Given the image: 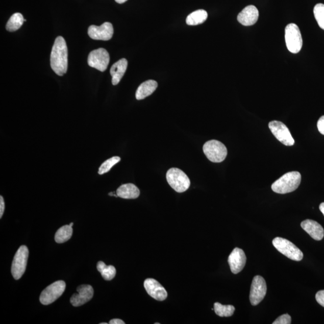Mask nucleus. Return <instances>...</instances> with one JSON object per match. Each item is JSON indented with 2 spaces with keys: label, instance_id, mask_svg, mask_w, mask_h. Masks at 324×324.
<instances>
[{
  "label": "nucleus",
  "instance_id": "nucleus-13",
  "mask_svg": "<svg viewBox=\"0 0 324 324\" xmlns=\"http://www.w3.org/2000/svg\"><path fill=\"white\" fill-rule=\"evenodd\" d=\"M144 286L148 294L158 301H164L168 296L164 287L154 279H146Z\"/></svg>",
  "mask_w": 324,
  "mask_h": 324
},
{
  "label": "nucleus",
  "instance_id": "nucleus-36",
  "mask_svg": "<svg viewBox=\"0 0 324 324\" xmlns=\"http://www.w3.org/2000/svg\"><path fill=\"white\" fill-rule=\"evenodd\" d=\"M107 323H105V322H102V323H101V324H107Z\"/></svg>",
  "mask_w": 324,
  "mask_h": 324
},
{
  "label": "nucleus",
  "instance_id": "nucleus-21",
  "mask_svg": "<svg viewBox=\"0 0 324 324\" xmlns=\"http://www.w3.org/2000/svg\"><path fill=\"white\" fill-rule=\"evenodd\" d=\"M208 13L206 10L200 9L190 13L187 17L186 23L189 26H197L204 23L207 19Z\"/></svg>",
  "mask_w": 324,
  "mask_h": 324
},
{
  "label": "nucleus",
  "instance_id": "nucleus-1",
  "mask_svg": "<svg viewBox=\"0 0 324 324\" xmlns=\"http://www.w3.org/2000/svg\"><path fill=\"white\" fill-rule=\"evenodd\" d=\"M51 66L59 76L67 72L68 67V50L66 41L59 36L54 42L51 54Z\"/></svg>",
  "mask_w": 324,
  "mask_h": 324
},
{
  "label": "nucleus",
  "instance_id": "nucleus-18",
  "mask_svg": "<svg viewBox=\"0 0 324 324\" xmlns=\"http://www.w3.org/2000/svg\"><path fill=\"white\" fill-rule=\"evenodd\" d=\"M128 65V60L125 59H121L112 65L110 70L112 84L116 85L120 83L127 70Z\"/></svg>",
  "mask_w": 324,
  "mask_h": 324
},
{
  "label": "nucleus",
  "instance_id": "nucleus-17",
  "mask_svg": "<svg viewBox=\"0 0 324 324\" xmlns=\"http://www.w3.org/2000/svg\"><path fill=\"white\" fill-rule=\"evenodd\" d=\"M301 227L313 239L317 241L323 239V228L317 221L310 219L302 221Z\"/></svg>",
  "mask_w": 324,
  "mask_h": 324
},
{
  "label": "nucleus",
  "instance_id": "nucleus-9",
  "mask_svg": "<svg viewBox=\"0 0 324 324\" xmlns=\"http://www.w3.org/2000/svg\"><path fill=\"white\" fill-rule=\"evenodd\" d=\"M268 127L276 139L286 146L294 145L295 141L293 139L291 132L287 126L279 121H272L269 122Z\"/></svg>",
  "mask_w": 324,
  "mask_h": 324
},
{
  "label": "nucleus",
  "instance_id": "nucleus-8",
  "mask_svg": "<svg viewBox=\"0 0 324 324\" xmlns=\"http://www.w3.org/2000/svg\"><path fill=\"white\" fill-rule=\"evenodd\" d=\"M66 289V283L59 281L47 286L41 293L40 302L43 305H49L60 298Z\"/></svg>",
  "mask_w": 324,
  "mask_h": 324
},
{
  "label": "nucleus",
  "instance_id": "nucleus-16",
  "mask_svg": "<svg viewBox=\"0 0 324 324\" xmlns=\"http://www.w3.org/2000/svg\"><path fill=\"white\" fill-rule=\"evenodd\" d=\"M259 11L255 6L250 5L242 10L237 16L238 21L244 26H253L258 21Z\"/></svg>",
  "mask_w": 324,
  "mask_h": 324
},
{
  "label": "nucleus",
  "instance_id": "nucleus-3",
  "mask_svg": "<svg viewBox=\"0 0 324 324\" xmlns=\"http://www.w3.org/2000/svg\"><path fill=\"white\" fill-rule=\"evenodd\" d=\"M166 180L169 186L178 193L186 192L190 186L189 177L179 168H172L169 169L166 173Z\"/></svg>",
  "mask_w": 324,
  "mask_h": 324
},
{
  "label": "nucleus",
  "instance_id": "nucleus-22",
  "mask_svg": "<svg viewBox=\"0 0 324 324\" xmlns=\"http://www.w3.org/2000/svg\"><path fill=\"white\" fill-rule=\"evenodd\" d=\"M97 269L106 281H111L115 278L116 269L112 265H107L104 262L99 261L97 264Z\"/></svg>",
  "mask_w": 324,
  "mask_h": 324
},
{
  "label": "nucleus",
  "instance_id": "nucleus-12",
  "mask_svg": "<svg viewBox=\"0 0 324 324\" xmlns=\"http://www.w3.org/2000/svg\"><path fill=\"white\" fill-rule=\"evenodd\" d=\"M88 34L92 39L107 41L113 36V26L108 22L101 26H91L88 28Z\"/></svg>",
  "mask_w": 324,
  "mask_h": 324
},
{
  "label": "nucleus",
  "instance_id": "nucleus-37",
  "mask_svg": "<svg viewBox=\"0 0 324 324\" xmlns=\"http://www.w3.org/2000/svg\"><path fill=\"white\" fill-rule=\"evenodd\" d=\"M159 323H158V322L155 323V324H159Z\"/></svg>",
  "mask_w": 324,
  "mask_h": 324
},
{
  "label": "nucleus",
  "instance_id": "nucleus-26",
  "mask_svg": "<svg viewBox=\"0 0 324 324\" xmlns=\"http://www.w3.org/2000/svg\"><path fill=\"white\" fill-rule=\"evenodd\" d=\"M120 157L115 156L106 160L105 162L102 163L99 169H98V175H103L104 173L110 171L112 167L120 162Z\"/></svg>",
  "mask_w": 324,
  "mask_h": 324
},
{
  "label": "nucleus",
  "instance_id": "nucleus-7",
  "mask_svg": "<svg viewBox=\"0 0 324 324\" xmlns=\"http://www.w3.org/2000/svg\"><path fill=\"white\" fill-rule=\"evenodd\" d=\"M29 251L26 245H21L15 255L12 265V274L15 280H19L26 271Z\"/></svg>",
  "mask_w": 324,
  "mask_h": 324
},
{
  "label": "nucleus",
  "instance_id": "nucleus-15",
  "mask_svg": "<svg viewBox=\"0 0 324 324\" xmlns=\"http://www.w3.org/2000/svg\"><path fill=\"white\" fill-rule=\"evenodd\" d=\"M228 263L233 273L237 275L243 270L245 263L246 257L243 250L240 248H235L228 257Z\"/></svg>",
  "mask_w": 324,
  "mask_h": 324
},
{
  "label": "nucleus",
  "instance_id": "nucleus-6",
  "mask_svg": "<svg viewBox=\"0 0 324 324\" xmlns=\"http://www.w3.org/2000/svg\"><path fill=\"white\" fill-rule=\"evenodd\" d=\"M285 42L289 52L297 54L303 46V39L299 27L295 23H289L285 28Z\"/></svg>",
  "mask_w": 324,
  "mask_h": 324
},
{
  "label": "nucleus",
  "instance_id": "nucleus-5",
  "mask_svg": "<svg viewBox=\"0 0 324 324\" xmlns=\"http://www.w3.org/2000/svg\"><path fill=\"white\" fill-rule=\"evenodd\" d=\"M272 244L279 252L293 261H300L303 258V252L292 242L285 238L276 237L272 240Z\"/></svg>",
  "mask_w": 324,
  "mask_h": 324
},
{
  "label": "nucleus",
  "instance_id": "nucleus-34",
  "mask_svg": "<svg viewBox=\"0 0 324 324\" xmlns=\"http://www.w3.org/2000/svg\"><path fill=\"white\" fill-rule=\"evenodd\" d=\"M115 1L117 2V3H118V4H122V3H124L126 2H127L128 0H115Z\"/></svg>",
  "mask_w": 324,
  "mask_h": 324
},
{
  "label": "nucleus",
  "instance_id": "nucleus-24",
  "mask_svg": "<svg viewBox=\"0 0 324 324\" xmlns=\"http://www.w3.org/2000/svg\"><path fill=\"white\" fill-rule=\"evenodd\" d=\"M23 22H24V19H23L21 13H14L10 17L8 23H7L6 30L10 32H15L21 27Z\"/></svg>",
  "mask_w": 324,
  "mask_h": 324
},
{
  "label": "nucleus",
  "instance_id": "nucleus-33",
  "mask_svg": "<svg viewBox=\"0 0 324 324\" xmlns=\"http://www.w3.org/2000/svg\"><path fill=\"white\" fill-rule=\"evenodd\" d=\"M319 210L320 211H321V213L323 214L324 216V203H322L320 204Z\"/></svg>",
  "mask_w": 324,
  "mask_h": 324
},
{
  "label": "nucleus",
  "instance_id": "nucleus-2",
  "mask_svg": "<svg viewBox=\"0 0 324 324\" xmlns=\"http://www.w3.org/2000/svg\"><path fill=\"white\" fill-rule=\"evenodd\" d=\"M302 176L297 171L285 173L272 184L271 189L279 194H286L294 192L298 189L301 183Z\"/></svg>",
  "mask_w": 324,
  "mask_h": 324
},
{
  "label": "nucleus",
  "instance_id": "nucleus-29",
  "mask_svg": "<svg viewBox=\"0 0 324 324\" xmlns=\"http://www.w3.org/2000/svg\"><path fill=\"white\" fill-rule=\"evenodd\" d=\"M316 300L317 302L324 308V290H322V291H319L316 293Z\"/></svg>",
  "mask_w": 324,
  "mask_h": 324
},
{
  "label": "nucleus",
  "instance_id": "nucleus-25",
  "mask_svg": "<svg viewBox=\"0 0 324 324\" xmlns=\"http://www.w3.org/2000/svg\"><path fill=\"white\" fill-rule=\"evenodd\" d=\"M214 312L220 317H230L233 316L235 312V308L232 305H222L219 303L214 304Z\"/></svg>",
  "mask_w": 324,
  "mask_h": 324
},
{
  "label": "nucleus",
  "instance_id": "nucleus-19",
  "mask_svg": "<svg viewBox=\"0 0 324 324\" xmlns=\"http://www.w3.org/2000/svg\"><path fill=\"white\" fill-rule=\"evenodd\" d=\"M158 84L154 80H148L139 85L136 92V98L137 100L144 99L146 97L152 95L157 88Z\"/></svg>",
  "mask_w": 324,
  "mask_h": 324
},
{
  "label": "nucleus",
  "instance_id": "nucleus-28",
  "mask_svg": "<svg viewBox=\"0 0 324 324\" xmlns=\"http://www.w3.org/2000/svg\"><path fill=\"white\" fill-rule=\"evenodd\" d=\"M291 323V317L287 313L279 316L272 324H290Z\"/></svg>",
  "mask_w": 324,
  "mask_h": 324
},
{
  "label": "nucleus",
  "instance_id": "nucleus-4",
  "mask_svg": "<svg viewBox=\"0 0 324 324\" xmlns=\"http://www.w3.org/2000/svg\"><path fill=\"white\" fill-rule=\"evenodd\" d=\"M203 151L208 159L214 163L223 162L228 154L226 146L217 140H211L205 143Z\"/></svg>",
  "mask_w": 324,
  "mask_h": 324
},
{
  "label": "nucleus",
  "instance_id": "nucleus-11",
  "mask_svg": "<svg viewBox=\"0 0 324 324\" xmlns=\"http://www.w3.org/2000/svg\"><path fill=\"white\" fill-rule=\"evenodd\" d=\"M267 285L264 279L260 276H256L252 281L250 301L252 305L257 306L263 300L267 293Z\"/></svg>",
  "mask_w": 324,
  "mask_h": 324
},
{
  "label": "nucleus",
  "instance_id": "nucleus-35",
  "mask_svg": "<svg viewBox=\"0 0 324 324\" xmlns=\"http://www.w3.org/2000/svg\"><path fill=\"white\" fill-rule=\"evenodd\" d=\"M69 225H70V227H72L73 225V223H70Z\"/></svg>",
  "mask_w": 324,
  "mask_h": 324
},
{
  "label": "nucleus",
  "instance_id": "nucleus-31",
  "mask_svg": "<svg viewBox=\"0 0 324 324\" xmlns=\"http://www.w3.org/2000/svg\"><path fill=\"white\" fill-rule=\"evenodd\" d=\"M5 209V204L4 199L2 196H0V218H2L4 213Z\"/></svg>",
  "mask_w": 324,
  "mask_h": 324
},
{
  "label": "nucleus",
  "instance_id": "nucleus-20",
  "mask_svg": "<svg viewBox=\"0 0 324 324\" xmlns=\"http://www.w3.org/2000/svg\"><path fill=\"white\" fill-rule=\"evenodd\" d=\"M117 194L123 199H136L139 197L140 191L134 184H125L117 190Z\"/></svg>",
  "mask_w": 324,
  "mask_h": 324
},
{
  "label": "nucleus",
  "instance_id": "nucleus-14",
  "mask_svg": "<svg viewBox=\"0 0 324 324\" xmlns=\"http://www.w3.org/2000/svg\"><path fill=\"white\" fill-rule=\"evenodd\" d=\"M77 292V294L75 293L70 298L71 304L74 307L83 306L89 302L94 295V289L89 285L78 286Z\"/></svg>",
  "mask_w": 324,
  "mask_h": 324
},
{
  "label": "nucleus",
  "instance_id": "nucleus-32",
  "mask_svg": "<svg viewBox=\"0 0 324 324\" xmlns=\"http://www.w3.org/2000/svg\"><path fill=\"white\" fill-rule=\"evenodd\" d=\"M110 324H124L125 322L123 320H122L120 319H114L110 320Z\"/></svg>",
  "mask_w": 324,
  "mask_h": 324
},
{
  "label": "nucleus",
  "instance_id": "nucleus-30",
  "mask_svg": "<svg viewBox=\"0 0 324 324\" xmlns=\"http://www.w3.org/2000/svg\"><path fill=\"white\" fill-rule=\"evenodd\" d=\"M317 127H318V131L320 134L324 135V115L319 119L318 123H317Z\"/></svg>",
  "mask_w": 324,
  "mask_h": 324
},
{
  "label": "nucleus",
  "instance_id": "nucleus-23",
  "mask_svg": "<svg viewBox=\"0 0 324 324\" xmlns=\"http://www.w3.org/2000/svg\"><path fill=\"white\" fill-rule=\"evenodd\" d=\"M73 234L72 227L70 225H64L57 231L55 240L57 243H63L70 240Z\"/></svg>",
  "mask_w": 324,
  "mask_h": 324
},
{
  "label": "nucleus",
  "instance_id": "nucleus-10",
  "mask_svg": "<svg viewBox=\"0 0 324 324\" xmlns=\"http://www.w3.org/2000/svg\"><path fill=\"white\" fill-rule=\"evenodd\" d=\"M110 54L104 48H98L92 51L88 57L89 66L95 68L101 71L107 70L110 63Z\"/></svg>",
  "mask_w": 324,
  "mask_h": 324
},
{
  "label": "nucleus",
  "instance_id": "nucleus-27",
  "mask_svg": "<svg viewBox=\"0 0 324 324\" xmlns=\"http://www.w3.org/2000/svg\"><path fill=\"white\" fill-rule=\"evenodd\" d=\"M313 13L320 29L324 30V5L317 4L313 9Z\"/></svg>",
  "mask_w": 324,
  "mask_h": 324
}]
</instances>
